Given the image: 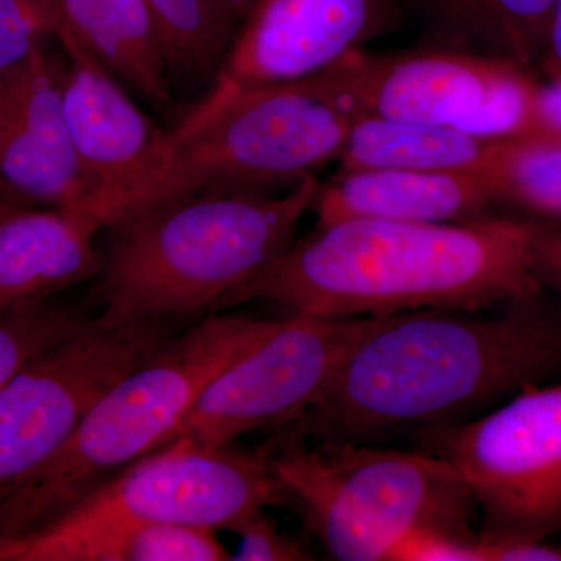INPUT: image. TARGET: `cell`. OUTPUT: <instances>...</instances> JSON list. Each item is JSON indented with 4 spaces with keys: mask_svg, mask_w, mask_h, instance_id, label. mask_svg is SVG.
Wrapping results in <instances>:
<instances>
[{
    "mask_svg": "<svg viewBox=\"0 0 561 561\" xmlns=\"http://www.w3.org/2000/svg\"><path fill=\"white\" fill-rule=\"evenodd\" d=\"M381 316L301 419L324 442H375L472 420L561 373V302L545 291L497 313Z\"/></svg>",
    "mask_w": 561,
    "mask_h": 561,
    "instance_id": "1",
    "label": "cell"
},
{
    "mask_svg": "<svg viewBox=\"0 0 561 561\" xmlns=\"http://www.w3.org/2000/svg\"><path fill=\"white\" fill-rule=\"evenodd\" d=\"M538 220L461 224L351 219L316 230L232 291L220 309L271 302L316 319L420 309L489 311L545 291L534 275Z\"/></svg>",
    "mask_w": 561,
    "mask_h": 561,
    "instance_id": "2",
    "label": "cell"
},
{
    "mask_svg": "<svg viewBox=\"0 0 561 561\" xmlns=\"http://www.w3.org/2000/svg\"><path fill=\"white\" fill-rule=\"evenodd\" d=\"M316 176L283 192L208 191L114 221L99 272L103 317L158 320L220 309L295 242Z\"/></svg>",
    "mask_w": 561,
    "mask_h": 561,
    "instance_id": "3",
    "label": "cell"
},
{
    "mask_svg": "<svg viewBox=\"0 0 561 561\" xmlns=\"http://www.w3.org/2000/svg\"><path fill=\"white\" fill-rule=\"evenodd\" d=\"M280 321L213 316L169 337L111 386L60 451L0 502V540L38 529L162 448L214 378L278 330Z\"/></svg>",
    "mask_w": 561,
    "mask_h": 561,
    "instance_id": "4",
    "label": "cell"
},
{
    "mask_svg": "<svg viewBox=\"0 0 561 561\" xmlns=\"http://www.w3.org/2000/svg\"><path fill=\"white\" fill-rule=\"evenodd\" d=\"M284 494L332 559L389 561L413 530L476 535L470 486L448 460L346 442L309 448L295 434L268 456Z\"/></svg>",
    "mask_w": 561,
    "mask_h": 561,
    "instance_id": "5",
    "label": "cell"
},
{
    "mask_svg": "<svg viewBox=\"0 0 561 561\" xmlns=\"http://www.w3.org/2000/svg\"><path fill=\"white\" fill-rule=\"evenodd\" d=\"M284 496L268 456L172 443L124 468L38 529L0 540V561H83L99 541L150 523L232 531Z\"/></svg>",
    "mask_w": 561,
    "mask_h": 561,
    "instance_id": "6",
    "label": "cell"
},
{
    "mask_svg": "<svg viewBox=\"0 0 561 561\" xmlns=\"http://www.w3.org/2000/svg\"><path fill=\"white\" fill-rule=\"evenodd\" d=\"M356 119L330 70L245 92L171 138L164 172L128 214L197 192L290 190L339 161Z\"/></svg>",
    "mask_w": 561,
    "mask_h": 561,
    "instance_id": "7",
    "label": "cell"
},
{
    "mask_svg": "<svg viewBox=\"0 0 561 561\" xmlns=\"http://www.w3.org/2000/svg\"><path fill=\"white\" fill-rule=\"evenodd\" d=\"M331 76L357 117L451 127L491 139L535 133L540 80L531 70L443 47L353 51Z\"/></svg>",
    "mask_w": 561,
    "mask_h": 561,
    "instance_id": "8",
    "label": "cell"
},
{
    "mask_svg": "<svg viewBox=\"0 0 561 561\" xmlns=\"http://www.w3.org/2000/svg\"><path fill=\"white\" fill-rule=\"evenodd\" d=\"M470 486L482 535L548 540L561 529V382L465 423L415 435Z\"/></svg>",
    "mask_w": 561,
    "mask_h": 561,
    "instance_id": "9",
    "label": "cell"
},
{
    "mask_svg": "<svg viewBox=\"0 0 561 561\" xmlns=\"http://www.w3.org/2000/svg\"><path fill=\"white\" fill-rule=\"evenodd\" d=\"M171 337L158 320L88 319L0 386V502L55 456L95 401Z\"/></svg>",
    "mask_w": 561,
    "mask_h": 561,
    "instance_id": "10",
    "label": "cell"
},
{
    "mask_svg": "<svg viewBox=\"0 0 561 561\" xmlns=\"http://www.w3.org/2000/svg\"><path fill=\"white\" fill-rule=\"evenodd\" d=\"M379 317H287L214 378L164 446L225 448L251 431L300 420Z\"/></svg>",
    "mask_w": 561,
    "mask_h": 561,
    "instance_id": "11",
    "label": "cell"
},
{
    "mask_svg": "<svg viewBox=\"0 0 561 561\" xmlns=\"http://www.w3.org/2000/svg\"><path fill=\"white\" fill-rule=\"evenodd\" d=\"M393 22V0H257L208 94L171 138L197 130L238 95L330 69L389 32Z\"/></svg>",
    "mask_w": 561,
    "mask_h": 561,
    "instance_id": "12",
    "label": "cell"
},
{
    "mask_svg": "<svg viewBox=\"0 0 561 561\" xmlns=\"http://www.w3.org/2000/svg\"><path fill=\"white\" fill-rule=\"evenodd\" d=\"M62 108L70 142L103 228L127 216L154 186L172 150L162 130L116 77L87 51L65 43Z\"/></svg>",
    "mask_w": 561,
    "mask_h": 561,
    "instance_id": "13",
    "label": "cell"
},
{
    "mask_svg": "<svg viewBox=\"0 0 561 561\" xmlns=\"http://www.w3.org/2000/svg\"><path fill=\"white\" fill-rule=\"evenodd\" d=\"M62 70L38 49L0 77V179L33 206L90 214L62 108Z\"/></svg>",
    "mask_w": 561,
    "mask_h": 561,
    "instance_id": "14",
    "label": "cell"
},
{
    "mask_svg": "<svg viewBox=\"0 0 561 561\" xmlns=\"http://www.w3.org/2000/svg\"><path fill=\"white\" fill-rule=\"evenodd\" d=\"M317 227L351 219L461 224L494 216L489 173L341 171L319 190Z\"/></svg>",
    "mask_w": 561,
    "mask_h": 561,
    "instance_id": "15",
    "label": "cell"
},
{
    "mask_svg": "<svg viewBox=\"0 0 561 561\" xmlns=\"http://www.w3.org/2000/svg\"><path fill=\"white\" fill-rule=\"evenodd\" d=\"M102 228L83 210L46 206L0 217V313L47 301L99 276L95 236Z\"/></svg>",
    "mask_w": 561,
    "mask_h": 561,
    "instance_id": "16",
    "label": "cell"
},
{
    "mask_svg": "<svg viewBox=\"0 0 561 561\" xmlns=\"http://www.w3.org/2000/svg\"><path fill=\"white\" fill-rule=\"evenodd\" d=\"M55 35L154 106L168 105V58L146 0H57Z\"/></svg>",
    "mask_w": 561,
    "mask_h": 561,
    "instance_id": "17",
    "label": "cell"
},
{
    "mask_svg": "<svg viewBox=\"0 0 561 561\" xmlns=\"http://www.w3.org/2000/svg\"><path fill=\"white\" fill-rule=\"evenodd\" d=\"M427 46L511 62L540 65L557 0H416Z\"/></svg>",
    "mask_w": 561,
    "mask_h": 561,
    "instance_id": "18",
    "label": "cell"
},
{
    "mask_svg": "<svg viewBox=\"0 0 561 561\" xmlns=\"http://www.w3.org/2000/svg\"><path fill=\"white\" fill-rule=\"evenodd\" d=\"M505 140L451 127L357 117L339 164L341 171L481 172Z\"/></svg>",
    "mask_w": 561,
    "mask_h": 561,
    "instance_id": "19",
    "label": "cell"
},
{
    "mask_svg": "<svg viewBox=\"0 0 561 561\" xmlns=\"http://www.w3.org/2000/svg\"><path fill=\"white\" fill-rule=\"evenodd\" d=\"M486 173L496 208L561 225V138L530 135L507 139Z\"/></svg>",
    "mask_w": 561,
    "mask_h": 561,
    "instance_id": "20",
    "label": "cell"
},
{
    "mask_svg": "<svg viewBox=\"0 0 561 561\" xmlns=\"http://www.w3.org/2000/svg\"><path fill=\"white\" fill-rule=\"evenodd\" d=\"M160 31L169 70L186 79L216 77L232 36L203 0H146Z\"/></svg>",
    "mask_w": 561,
    "mask_h": 561,
    "instance_id": "21",
    "label": "cell"
},
{
    "mask_svg": "<svg viewBox=\"0 0 561 561\" xmlns=\"http://www.w3.org/2000/svg\"><path fill=\"white\" fill-rule=\"evenodd\" d=\"M232 553L210 527L150 523L111 535L92 546L83 561H224Z\"/></svg>",
    "mask_w": 561,
    "mask_h": 561,
    "instance_id": "22",
    "label": "cell"
},
{
    "mask_svg": "<svg viewBox=\"0 0 561 561\" xmlns=\"http://www.w3.org/2000/svg\"><path fill=\"white\" fill-rule=\"evenodd\" d=\"M87 321L49 300L0 313V386Z\"/></svg>",
    "mask_w": 561,
    "mask_h": 561,
    "instance_id": "23",
    "label": "cell"
},
{
    "mask_svg": "<svg viewBox=\"0 0 561 561\" xmlns=\"http://www.w3.org/2000/svg\"><path fill=\"white\" fill-rule=\"evenodd\" d=\"M49 33L32 0H0V77L41 49V39Z\"/></svg>",
    "mask_w": 561,
    "mask_h": 561,
    "instance_id": "24",
    "label": "cell"
},
{
    "mask_svg": "<svg viewBox=\"0 0 561 561\" xmlns=\"http://www.w3.org/2000/svg\"><path fill=\"white\" fill-rule=\"evenodd\" d=\"M241 538L232 560L239 561H305L313 557L301 542L284 534L264 508L251 513L232 529Z\"/></svg>",
    "mask_w": 561,
    "mask_h": 561,
    "instance_id": "25",
    "label": "cell"
},
{
    "mask_svg": "<svg viewBox=\"0 0 561 561\" xmlns=\"http://www.w3.org/2000/svg\"><path fill=\"white\" fill-rule=\"evenodd\" d=\"M389 561H482L479 534L420 529L402 537Z\"/></svg>",
    "mask_w": 561,
    "mask_h": 561,
    "instance_id": "26",
    "label": "cell"
},
{
    "mask_svg": "<svg viewBox=\"0 0 561 561\" xmlns=\"http://www.w3.org/2000/svg\"><path fill=\"white\" fill-rule=\"evenodd\" d=\"M534 275L542 290L561 295V225L538 221L534 241Z\"/></svg>",
    "mask_w": 561,
    "mask_h": 561,
    "instance_id": "27",
    "label": "cell"
},
{
    "mask_svg": "<svg viewBox=\"0 0 561 561\" xmlns=\"http://www.w3.org/2000/svg\"><path fill=\"white\" fill-rule=\"evenodd\" d=\"M534 135L561 138V73L540 80Z\"/></svg>",
    "mask_w": 561,
    "mask_h": 561,
    "instance_id": "28",
    "label": "cell"
},
{
    "mask_svg": "<svg viewBox=\"0 0 561 561\" xmlns=\"http://www.w3.org/2000/svg\"><path fill=\"white\" fill-rule=\"evenodd\" d=\"M203 2L234 39L236 33L241 28L257 0H203Z\"/></svg>",
    "mask_w": 561,
    "mask_h": 561,
    "instance_id": "29",
    "label": "cell"
},
{
    "mask_svg": "<svg viewBox=\"0 0 561 561\" xmlns=\"http://www.w3.org/2000/svg\"><path fill=\"white\" fill-rule=\"evenodd\" d=\"M540 66L546 70L548 77L561 73V0H557L556 10H553L548 46H546Z\"/></svg>",
    "mask_w": 561,
    "mask_h": 561,
    "instance_id": "30",
    "label": "cell"
},
{
    "mask_svg": "<svg viewBox=\"0 0 561 561\" xmlns=\"http://www.w3.org/2000/svg\"><path fill=\"white\" fill-rule=\"evenodd\" d=\"M25 206H33L32 203L21 197L16 191L11 190L9 184L0 179V217L11 213V210L25 208Z\"/></svg>",
    "mask_w": 561,
    "mask_h": 561,
    "instance_id": "31",
    "label": "cell"
},
{
    "mask_svg": "<svg viewBox=\"0 0 561 561\" xmlns=\"http://www.w3.org/2000/svg\"><path fill=\"white\" fill-rule=\"evenodd\" d=\"M36 9L41 11L44 20L49 24L51 33L55 35V25H57V0H32Z\"/></svg>",
    "mask_w": 561,
    "mask_h": 561,
    "instance_id": "32",
    "label": "cell"
}]
</instances>
